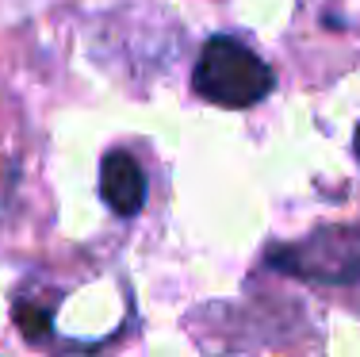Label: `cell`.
<instances>
[{
    "label": "cell",
    "mask_w": 360,
    "mask_h": 357,
    "mask_svg": "<svg viewBox=\"0 0 360 357\" xmlns=\"http://www.w3.org/2000/svg\"><path fill=\"white\" fill-rule=\"evenodd\" d=\"M192 84L203 100L219 108H253L272 92V70L242 39L215 35L203 42Z\"/></svg>",
    "instance_id": "cell-1"
},
{
    "label": "cell",
    "mask_w": 360,
    "mask_h": 357,
    "mask_svg": "<svg viewBox=\"0 0 360 357\" xmlns=\"http://www.w3.org/2000/svg\"><path fill=\"white\" fill-rule=\"evenodd\" d=\"M353 150H356V161H360V127H356V142H353Z\"/></svg>",
    "instance_id": "cell-5"
},
{
    "label": "cell",
    "mask_w": 360,
    "mask_h": 357,
    "mask_svg": "<svg viewBox=\"0 0 360 357\" xmlns=\"http://www.w3.org/2000/svg\"><path fill=\"white\" fill-rule=\"evenodd\" d=\"M269 265L280 273L314 280V284H349L353 277H360V231L333 227V231H319L303 242L276 246L269 253Z\"/></svg>",
    "instance_id": "cell-2"
},
{
    "label": "cell",
    "mask_w": 360,
    "mask_h": 357,
    "mask_svg": "<svg viewBox=\"0 0 360 357\" xmlns=\"http://www.w3.org/2000/svg\"><path fill=\"white\" fill-rule=\"evenodd\" d=\"M15 322L27 338H46L50 334V311L46 308H35V303H15Z\"/></svg>",
    "instance_id": "cell-4"
},
{
    "label": "cell",
    "mask_w": 360,
    "mask_h": 357,
    "mask_svg": "<svg viewBox=\"0 0 360 357\" xmlns=\"http://www.w3.org/2000/svg\"><path fill=\"white\" fill-rule=\"evenodd\" d=\"M100 196L115 215H139L146 203V173L127 150H111L100 165Z\"/></svg>",
    "instance_id": "cell-3"
}]
</instances>
